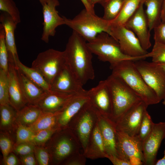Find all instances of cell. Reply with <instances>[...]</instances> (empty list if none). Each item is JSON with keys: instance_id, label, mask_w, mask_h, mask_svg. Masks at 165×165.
I'll return each instance as SVG.
<instances>
[{"instance_id": "obj_4", "label": "cell", "mask_w": 165, "mask_h": 165, "mask_svg": "<svg viewBox=\"0 0 165 165\" xmlns=\"http://www.w3.org/2000/svg\"><path fill=\"white\" fill-rule=\"evenodd\" d=\"M63 17L64 24L82 36L87 42L93 40L102 32L110 35L111 21L99 17L85 8L73 19Z\"/></svg>"}, {"instance_id": "obj_14", "label": "cell", "mask_w": 165, "mask_h": 165, "mask_svg": "<svg viewBox=\"0 0 165 165\" xmlns=\"http://www.w3.org/2000/svg\"><path fill=\"white\" fill-rule=\"evenodd\" d=\"M143 0L132 16L124 24L131 30L138 38L141 46L147 50L151 46L150 31L143 8Z\"/></svg>"}, {"instance_id": "obj_6", "label": "cell", "mask_w": 165, "mask_h": 165, "mask_svg": "<svg viewBox=\"0 0 165 165\" xmlns=\"http://www.w3.org/2000/svg\"><path fill=\"white\" fill-rule=\"evenodd\" d=\"M87 45L92 53L97 56L100 60L109 63L111 69L124 60L135 61L145 59L143 58L132 57L124 54L121 51L117 41L106 32L98 34L93 40L87 42Z\"/></svg>"}, {"instance_id": "obj_27", "label": "cell", "mask_w": 165, "mask_h": 165, "mask_svg": "<svg viewBox=\"0 0 165 165\" xmlns=\"http://www.w3.org/2000/svg\"><path fill=\"white\" fill-rule=\"evenodd\" d=\"M14 64L29 79L37 86L46 91L51 90V85L38 70L25 65L19 57L16 59Z\"/></svg>"}, {"instance_id": "obj_18", "label": "cell", "mask_w": 165, "mask_h": 165, "mask_svg": "<svg viewBox=\"0 0 165 165\" xmlns=\"http://www.w3.org/2000/svg\"><path fill=\"white\" fill-rule=\"evenodd\" d=\"M7 75L9 104L18 112L28 102L22 89L16 67L13 62H9Z\"/></svg>"}, {"instance_id": "obj_49", "label": "cell", "mask_w": 165, "mask_h": 165, "mask_svg": "<svg viewBox=\"0 0 165 165\" xmlns=\"http://www.w3.org/2000/svg\"><path fill=\"white\" fill-rule=\"evenodd\" d=\"M164 155L161 159L158 160L156 162V165H165V149L164 151Z\"/></svg>"}, {"instance_id": "obj_53", "label": "cell", "mask_w": 165, "mask_h": 165, "mask_svg": "<svg viewBox=\"0 0 165 165\" xmlns=\"http://www.w3.org/2000/svg\"><path fill=\"white\" fill-rule=\"evenodd\" d=\"M163 100V105H165V98Z\"/></svg>"}, {"instance_id": "obj_41", "label": "cell", "mask_w": 165, "mask_h": 165, "mask_svg": "<svg viewBox=\"0 0 165 165\" xmlns=\"http://www.w3.org/2000/svg\"><path fill=\"white\" fill-rule=\"evenodd\" d=\"M36 145L31 142L14 144L13 152L19 156L34 152Z\"/></svg>"}, {"instance_id": "obj_42", "label": "cell", "mask_w": 165, "mask_h": 165, "mask_svg": "<svg viewBox=\"0 0 165 165\" xmlns=\"http://www.w3.org/2000/svg\"><path fill=\"white\" fill-rule=\"evenodd\" d=\"M87 158L83 152L81 151L70 156L62 163L64 165H84Z\"/></svg>"}, {"instance_id": "obj_50", "label": "cell", "mask_w": 165, "mask_h": 165, "mask_svg": "<svg viewBox=\"0 0 165 165\" xmlns=\"http://www.w3.org/2000/svg\"><path fill=\"white\" fill-rule=\"evenodd\" d=\"M105 0H89L91 6L94 7L95 5L97 3H100Z\"/></svg>"}, {"instance_id": "obj_20", "label": "cell", "mask_w": 165, "mask_h": 165, "mask_svg": "<svg viewBox=\"0 0 165 165\" xmlns=\"http://www.w3.org/2000/svg\"><path fill=\"white\" fill-rule=\"evenodd\" d=\"M89 101L86 93L75 96L61 110L57 112V127L59 129L68 127L72 118Z\"/></svg>"}, {"instance_id": "obj_19", "label": "cell", "mask_w": 165, "mask_h": 165, "mask_svg": "<svg viewBox=\"0 0 165 165\" xmlns=\"http://www.w3.org/2000/svg\"><path fill=\"white\" fill-rule=\"evenodd\" d=\"M83 86L65 65L51 84L52 90L77 94L87 93Z\"/></svg>"}, {"instance_id": "obj_52", "label": "cell", "mask_w": 165, "mask_h": 165, "mask_svg": "<svg viewBox=\"0 0 165 165\" xmlns=\"http://www.w3.org/2000/svg\"><path fill=\"white\" fill-rule=\"evenodd\" d=\"M158 64L161 67H162L163 69L165 71V64Z\"/></svg>"}, {"instance_id": "obj_26", "label": "cell", "mask_w": 165, "mask_h": 165, "mask_svg": "<svg viewBox=\"0 0 165 165\" xmlns=\"http://www.w3.org/2000/svg\"><path fill=\"white\" fill-rule=\"evenodd\" d=\"M42 112L41 109L36 105L27 104L17 112L16 125L30 127L37 121Z\"/></svg>"}, {"instance_id": "obj_45", "label": "cell", "mask_w": 165, "mask_h": 165, "mask_svg": "<svg viewBox=\"0 0 165 165\" xmlns=\"http://www.w3.org/2000/svg\"><path fill=\"white\" fill-rule=\"evenodd\" d=\"M12 152H10L3 161L5 165H18L21 164L20 159Z\"/></svg>"}, {"instance_id": "obj_22", "label": "cell", "mask_w": 165, "mask_h": 165, "mask_svg": "<svg viewBox=\"0 0 165 165\" xmlns=\"http://www.w3.org/2000/svg\"><path fill=\"white\" fill-rule=\"evenodd\" d=\"M0 21L5 31L8 58L12 59L14 62L16 59L19 57L14 37V31L17 24L9 14L3 12L1 13Z\"/></svg>"}, {"instance_id": "obj_21", "label": "cell", "mask_w": 165, "mask_h": 165, "mask_svg": "<svg viewBox=\"0 0 165 165\" xmlns=\"http://www.w3.org/2000/svg\"><path fill=\"white\" fill-rule=\"evenodd\" d=\"M97 123L107 155L118 156L116 149V129L115 123L109 119L103 116L99 113Z\"/></svg>"}, {"instance_id": "obj_31", "label": "cell", "mask_w": 165, "mask_h": 165, "mask_svg": "<svg viewBox=\"0 0 165 165\" xmlns=\"http://www.w3.org/2000/svg\"><path fill=\"white\" fill-rule=\"evenodd\" d=\"M125 0H105L100 3L104 9L103 18L109 21L114 20L120 12Z\"/></svg>"}, {"instance_id": "obj_30", "label": "cell", "mask_w": 165, "mask_h": 165, "mask_svg": "<svg viewBox=\"0 0 165 165\" xmlns=\"http://www.w3.org/2000/svg\"><path fill=\"white\" fill-rule=\"evenodd\" d=\"M142 0H125L121 10L116 17L111 21L113 24L124 25L134 14Z\"/></svg>"}, {"instance_id": "obj_3", "label": "cell", "mask_w": 165, "mask_h": 165, "mask_svg": "<svg viewBox=\"0 0 165 165\" xmlns=\"http://www.w3.org/2000/svg\"><path fill=\"white\" fill-rule=\"evenodd\" d=\"M44 146L50 155L52 165H62L70 156L82 150L79 141L68 127L57 130Z\"/></svg>"}, {"instance_id": "obj_34", "label": "cell", "mask_w": 165, "mask_h": 165, "mask_svg": "<svg viewBox=\"0 0 165 165\" xmlns=\"http://www.w3.org/2000/svg\"><path fill=\"white\" fill-rule=\"evenodd\" d=\"M152 58V62L157 64L165 63V44L155 42L152 50L145 56Z\"/></svg>"}, {"instance_id": "obj_39", "label": "cell", "mask_w": 165, "mask_h": 165, "mask_svg": "<svg viewBox=\"0 0 165 165\" xmlns=\"http://www.w3.org/2000/svg\"><path fill=\"white\" fill-rule=\"evenodd\" d=\"M59 130L60 129L55 127L35 132V135L31 142L35 145L44 146L53 134Z\"/></svg>"}, {"instance_id": "obj_17", "label": "cell", "mask_w": 165, "mask_h": 165, "mask_svg": "<svg viewBox=\"0 0 165 165\" xmlns=\"http://www.w3.org/2000/svg\"><path fill=\"white\" fill-rule=\"evenodd\" d=\"M77 94L50 90L46 91L34 105L42 111L55 113L61 110Z\"/></svg>"}, {"instance_id": "obj_24", "label": "cell", "mask_w": 165, "mask_h": 165, "mask_svg": "<svg viewBox=\"0 0 165 165\" xmlns=\"http://www.w3.org/2000/svg\"><path fill=\"white\" fill-rule=\"evenodd\" d=\"M16 67L24 95L28 104H34L46 91L31 81L18 68Z\"/></svg>"}, {"instance_id": "obj_23", "label": "cell", "mask_w": 165, "mask_h": 165, "mask_svg": "<svg viewBox=\"0 0 165 165\" xmlns=\"http://www.w3.org/2000/svg\"><path fill=\"white\" fill-rule=\"evenodd\" d=\"M84 153L87 158L92 160L106 158L107 155L97 121L91 134Z\"/></svg>"}, {"instance_id": "obj_43", "label": "cell", "mask_w": 165, "mask_h": 165, "mask_svg": "<svg viewBox=\"0 0 165 165\" xmlns=\"http://www.w3.org/2000/svg\"><path fill=\"white\" fill-rule=\"evenodd\" d=\"M155 42L165 44V21L161 22L153 29Z\"/></svg>"}, {"instance_id": "obj_10", "label": "cell", "mask_w": 165, "mask_h": 165, "mask_svg": "<svg viewBox=\"0 0 165 165\" xmlns=\"http://www.w3.org/2000/svg\"><path fill=\"white\" fill-rule=\"evenodd\" d=\"M110 35L117 41L121 51L125 55L146 58L145 56L148 52L143 48L135 34L124 25L111 23Z\"/></svg>"}, {"instance_id": "obj_11", "label": "cell", "mask_w": 165, "mask_h": 165, "mask_svg": "<svg viewBox=\"0 0 165 165\" xmlns=\"http://www.w3.org/2000/svg\"><path fill=\"white\" fill-rule=\"evenodd\" d=\"M135 65L147 85L161 101L165 98V71L158 64L141 60Z\"/></svg>"}, {"instance_id": "obj_25", "label": "cell", "mask_w": 165, "mask_h": 165, "mask_svg": "<svg viewBox=\"0 0 165 165\" xmlns=\"http://www.w3.org/2000/svg\"><path fill=\"white\" fill-rule=\"evenodd\" d=\"M146 6L145 13L151 31L161 22V16L164 0H143Z\"/></svg>"}, {"instance_id": "obj_38", "label": "cell", "mask_w": 165, "mask_h": 165, "mask_svg": "<svg viewBox=\"0 0 165 165\" xmlns=\"http://www.w3.org/2000/svg\"><path fill=\"white\" fill-rule=\"evenodd\" d=\"M14 145L9 133L7 132L1 131L0 147L3 156V161L13 151Z\"/></svg>"}, {"instance_id": "obj_15", "label": "cell", "mask_w": 165, "mask_h": 165, "mask_svg": "<svg viewBox=\"0 0 165 165\" xmlns=\"http://www.w3.org/2000/svg\"><path fill=\"white\" fill-rule=\"evenodd\" d=\"M165 138V122L154 123L151 132L142 142L145 165H155L158 150Z\"/></svg>"}, {"instance_id": "obj_16", "label": "cell", "mask_w": 165, "mask_h": 165, "mask_svg": "<svg viewBox=\"0 0 165 165\" xmlns=\"http://www.w3.org/2000/svg\"><path fill=\"white\" fill-rule=\"evenodd\" d=\"M59 5L58 0H47L42 6L44 21L41 39L46 43L49 42L50 36L55 35L57 27L64 24L63 16H61L56 9Z\"/></svg>"}, {"instance_id": "obj_32", "label": "cell", "mask_w": 165, "mask_h": 165, "mask_svg": "<svg viewBox=\"0 0 165 165\" xmlns=\"http://www.w3.org/2000/svg\"><path fill=\"white\" fill-rule=\"evenodd\" d=\"M9 64L8 53L5 42L4 28L0 24V69L7 73Z\"/></svg>"}, {"instance_id": "obj_28", "label": "cell", "mask_w": 165, "mask_h": 165, "mask_svg": "<svg viewBox=\"0 0 165 165\" xmlns=\"http://www.w3.org/2000/svg\"><path fill=\"white\" fill-rule=\"evenodd\" d=\"M17 111L10 104L0 105L1 131L8 132L16 127Z\"/></svg>"}, {"instance_id": "obj_40", "label": "cell", "mask_w": 165, "mask_h": 165, "mask_svg": "<svg viewBox=\"0 0 165 165\" xmlns=\"http://www.w3.org/2000/svg\"><path fill=\"white\" fill-rule=\"evenodd\" d=\"M34 153L38 165H48L51 164L50 155L44 146L36 145Z\"/></svg>"}, {"instance_id": "obj_48", "label": "cell", "mask_w": 165, "mask_h": 165, "mask_svg": "<svg viewBox=\"0 0 165 165\" xmlns=\"http://www.w3.org/2000/svg\"><path fill=\"white\" fill-rule=\"evenodd\" d=\"M161 22L165 21V0H164L161 12Z\"/></svg>"}, {"instance_id": "obj_29", "label": "cell", "mask_w": 165, "mask_h": 165, "mask_svg": "<svg viewBox=\"0 0 165 165\" xmlns=\"http://www.w3.org/2000/svg\"><path fill=\"white\" fill-rule=\"evenodd\" d=\"M58 115L57 112L53 113L42 111L37 121L29 127L35 132L57 127Z\"/></svg>"}, {"instance_id": "obj_9", "label": "cell", "mask_w": 165, "mask_h": 165, "mask_svg": "<svg viewBox=\"0 0 165 165\" xmlns=\"http://www.w3.org/2000/svg\"><path fill=\"white\" fill-rule=\"evenodd\" d=\"M116 149L118 156L131 165H145L142 142L138 136H130L116 130Z\"/></svg>"}, {"instance_id": "obj_12", "label": "cell", "mask_w": 165, "mask_h": 165, "mask_svg": "<svg viewBox=\"0 0 165 165\" xmlns=\"http://www.w3.org/2000/svg\"><path fill=\"white\" fill-rule=\"evenodd\" d=\"M148 106L142 101L134 105L115 123L116 130L130 136H137Z\"/></svg>"}, {"instance_id": "obj_7", "label": "cell", "mask_w": 165, "mask_h": 165, "mask_svg": "<svg viewBox=\"0 0 165 165\" xmlns=\"http://www.w3.org/2000/svg\"><path fill=\"white\" fill-rule=\"evenodd\" d=\"M98 113L89 101L72 118L68 124V127L79 141L83 152L97 122Z\"/></svg>"}, {"instance_id": "obj_47", "label": "cell", "mask_w": 165, "mask_h": 165, "mask_svg": "<svg viewBox=\"0 0 165 165\" xmlns=\"http://www.w3.org/2000/svg\"><path fill=\"white\" fill-rule=\"evenodd\" d=\"M83 4L85 9L89 12L95 13L94 7L92 6L90 3L89 0H80Z\"/></svg>"}, {"instance_id": "obj_37", "label": "cell", "mask_w": 165, "mask_h": 165, "mask_svg": "<svg viewBox=\"0 0 165 165\" xmlns=\"http://www.w3.org/2000/svg\"><path fill=\"white\" fill-rule=\"evenodd\" d=\"M154 124L147 111L143 117L137 135L142 142L151 132Z\"/></svg>"}, {"instance_id": "obj_2", "label": "cell", "mask_w": 165, "mask_h": 165, "mask_svg": "<svg viewBox=\"0 0 165 165\" xmlns=\"http://www.w3.org/2000/svg\"><path fill=\"white\" fill-rule=\"evenodd\" d=\"M134 61L126 60L120 62L111 69L112 74L122 80L148 106L159 103L160 100L146 83Z\"/></svg>"}, {"instance_id": "obj_51", "label": "cell", "mask_w": 165, "mask_h": 165, "mask_svg": "<svg viewBox=\"0 0 165 165\" xmlns=\"http://www.w3.org/2000/svg\"><path fill=\"white\" fill-rule=\"evenodd\" d=\"M42 6L44 5L46 2L47 0H39Z\"/></svg>"}, {"instance_id": "obj_35", "label": "cell", "mask_w": 165, "mask_h": 165, "mask_svg": "<svg viewBox=\"0 0 165 165\" xmlns=\"http://www.w3.org/2000/svg\"><path fill=\"white\" fill-rule=\"evenodd\" d=\"M9 104L7 73L0 69V105Z\"/></svg>"}, {"instance_id": "obj_5", "label": "cell", "mask_w": 165, "mask_h": 165, "mask_svg": "<svg viewBox=\"0 0 165 165\" xmlns=\"http://www.w3.org/2000/svg\"><path fill=\"white\" fill-rule=\"evenodd\" d=\"M111 97L110 120L115 123L130 108L142 101L125 83L112 74L106 79Z\"/></svg>"}, {"instance_id": "obj_46", "label": "cell", "mask_w": 165, "mask_h": 165, "mask_svg": "<svg viewBox=\"0 0 165 165\" xmlns=\"http://www.w3.org/2000/svg\"><path fill=\"white\" fill-rule=\"evenodd\" d=\"M106 158H108L114 165H131L129 162L117 156L108 155Z\"/></svg>"}, {"instance_id": "obj_44", "label": "cell", "mask_w": 165, "mask_h": 165, "mask_svg": "<svg viewBox=\"0 0 165 165\" xmlns=\"http://www.w3.org/2000/svg\"><path fill=\"white\" fill-rule=\"evenodd\" d=\"M20 156V160L21 165H38L34 152L26 155Z\"/></svg>"}, {"instance_id": "obj_36", "label": "cell", "mask_w": 165, "mask_h": 165, "mask_svg": "<svg viewBox=\"0 0 165 165\" xmlns=\"http://www.w3.org/2000/svg\"><path fill=\"white\" fill-rule=\"evenodd\" d=\"M16 142L18 144L24 142H31L35 133L30 127L21 125H16Z\"/></svg>"}, {"instance_id": "obj_8", "label": "cell", "mask_w": 165, "mask_h": 165, "mask_svg": "<svg viewBox=\"0 0 165 165\" xmlns=\"http://www.w3.org/2000/svg\"><path fill=\"white\" fill-rule=\"evenodd\" d=\"M64 66V51L50 49L39 53L31 67L38 70L51 85Z\"/></svg>"}, {"instance_id": "obj_1", "label": "cell", "mask_w": 165, "mask_h": 165, "mask_svg": "<svg viewBox=\"0 0 165 165\" xmlns=\"http://www.w3.org/2000/svg\"><path fill=\"white\" fill-rule=\"evenodd\" d=\"M64 52L65 66L81 84L94 79L93 53L83 38L73 31Z\"/></svg>"}, {"instance_id": "obj_33", "label": "cell", "mask_w": 165, "mask_h": 165, "mask_svg": "<svg viewBox=\"0 0 165 165\" xmlns=\"http://www.w3.org/2000/svg\"><path fill=\"white\" fill-rule=\"evenodd\" d=\"M0 10L9 14L17 24L20 22V12L13 0H0Z\"/></svg>"}, {"instance_id": "obj_13", "label": "cell", "mask_w": 165, "mask_h": 165, "mask_svg": "<svg viewBox=\"0 0 165 165\" xmlns=\"http://www.w3.org/2000/svg\"><path fill=\"white\" fill-rule=\"evenodd\" d=\"M87 94L92 105L103 116L110 119L112 110L110 90L106 80L99 82L88 90Z\"/></svg>"}]
</instances>
